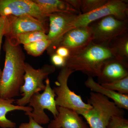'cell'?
Here are the masks:
<instances>
[{"label":"cell","instance_id":"9a60e30c","mask_svg":"<svg viewBox=\"0 0 128 128\" xmlns=\"http://www.w3.org/2000/svg\"><path fill=\"white\" fill-rule=\"evenodd\" d=\"M85 85L92 92L100 93L111 98L118 107L128 110V96L124 95L111 89L105 88L94 80L93 78L88 77Z\"/></svg>","mask_w":128,"mask_h":128},{"label":"cell","instance_id":"3957f363","mask_svg":"<svg viewBox=\"0 0 128 128\" xmlns=\"http://www.w3.org/2000/svg\"><path fill=\"white\" fill-rule=\"evenodd\" d=\"M92 108L82 116L90 128H106L112 117H124L125 112L102 94L92 92L88 98Z\"/></svg>","mask_w":128,"mask_h":128},{"label":"cell","instance_id":"484cf974","mask_svg":"<svg viewBox=\"0 0 128 128\" xmlns=\"http://www.w3.org/2000/svg\"><path fill=\"white\" fill-rule=\"evenodd\" d=\"M29 122L21 124L18 128H44L34 121L32 117L28 116Z\"/></svg>","mask_w":128,"mask_h":128},{"label":"cell","instance_id":"8992f818","mask_svg":"<svg viewBox=\"0 0 128 128\" xmlns=\"http://www.w3.org/2000/svg\"><path fill=\"white\" fill-rule=\"evenodd\" d=\"M128 1L108 0L106 4L94 10L77 15L67 27L66 32L74 28L88 26L92 22L106 16H114L121 20L128 19Z\"/></svg>","mask_w":128,"mask_h":128},{"label":"cell","instance_id":"ffe728a7","mask_svg":"<svg viewBox=\"0 0 128 128\" xmlns=\"http://www.w3.org/2000/svg\"><path fill=\"white\" fill-rule=\"evenodd\" d=\"M50 41L48 39L35 41L24 45L25 51L29 55L38 57L42 55L50 45Z\"/></svg>","mask_w":128,"mask_h":128},{"label":"cell","instance_id":"2e32d148","mask_svg":"<svg viewBox=\"0 0 128 128\" xmlns=\"http://www.w3.org/2000/svg\"><path fill=\"white\" fill-rule=\"evenodd\" d=\"M44 14L49 15L55 12H64L80 15L79 12L65 0H33Z\"/></svg>","mask_w":128,"mask_h":128},{"label":"cell","instance_id":"4316f807","mask_svg":"<svg viewBox=\"0 0 128 128\" xmlns=\"http://www.w3.org/2000/svg\"><path fill=\"white\" fill-rule=\"evenodd\" d=\"M55 53L66 59L70 55V52L68 49L66 47L60 46L56 49Z\"/></svg>","mask_w":128,"mask_h":128},{"label":"cell","instance_id":"ac0fdd59","mask_svg":"<svg viewBox=\"0 0 128 128\" xmlns=\"http://www.w3.org/2000/svg\"><path fill=\"white\" fill-rule=\"evenodd\" d=\"M108 45L117 58L128 62V32L113 40Z\"/></svg>","mask_w":128,"mask_h":128},{"label":"cell","instance_id":"6da1fadb","mask_svg":"<svg viewBox=\"0 0 128 128\" xmlns=\"http://www.w3.org/2000/svg\"><path fill=\"white\" fill-rule=\"evenodd\" d=\"M4 67L0 80V98H13L19 96L24 82L25 56L22 48L5 36Z\"/></svg>","mask_w":128,"mask_h":128},{"label":"cell","instance_id":"8fae6325","mask_svg":"<svg viewBox=\"0 0 128 128\" xmlns=\"http://www.w3.org/2000/svg\"><path fill=\"white\" fill-rule=\"evenodd\" d=\"M7 24L4 36L13 37L18 34L34 31H41L48 33V22H41L28 15L16 16L6 17Z\"/></svg>","mask_w":128,"mask_h":128},{"label":"cell","instance_id":"277c9868","mask_svg":"<svg viewBox=\"0 0 128 128\" xmlns=\"http://www.w3.org/2000/svg\"><path fill=\"white\" fill-rule=\"evenodd\" d=\"M74 72L66 66L62 67L55 82L57 86L53 89L56 95L55 100L57 106L71 109L82 115L90 109L92 106L84 102L81 96L72 91L68 86L69 77Z\"/></svg>","mask_w":128,"mask_h":128},{"label":"cell","instance_id":"d4e9b609","mask_svg":"<svg viewBox=\"0 0 128 128\" xmlns=\"http://www.w3.org/2000/svg\"><path fill=\"white\" fill-rule=\"evenodd\" d=\"M50 57L51 62L55 66L62 68L65 65L66 59L58 55L56 53L53 54Z\"/></svg>","mask_w":128,"mask_h":128},{"label":"cell","instance_id":"52a82bcc","mask_svg":"<svg viewBox=\"0 0 128 128\" xmlns=\"http://www.w3.org/2000/svg\"><path fill=\"white\" fill-rule=\"evenodd\" d=\"M46 87L42 93L38 92L30 98L28 104L32 108V112H25V114L32 117L34 121L40 124L49 123L50 119L45 114L44 110L47 109L53 114L55 118L58 114L56 103V95L54 89L50 86V80L47 78L45 80Z\"/></svg>","mask_w":128,"mask_h":128},{"label":"cell","instance_id":"44dd1931","mask_svg":"<svg viewBox=\"0 0 128 128\" xmlns=\"http://www.w3.org/2000/svg\"><path fill=\"white\" fill-rule=\"evenodd\" d=\"M101 85L105 88L128 96V76L110 83Z\"/></svg>","mask_w":128,"mask_h":128},{"label":"cell","instance_id":"5b68a950","mask_svg":"<svg viewBox=\"0 0 128 128\" xmlns=\"http://www.w3.org/2000/svg\"><path fill=\"white\" fill-rule=\"evenodd\" d=\"M24 82L20 89V93L22 97L16 100V105L24 106L28 104L30 98L34 94L44 90L46 85L44 80L56 70L55 66L45 64L41 68L34 69L29 64H25Z\"/></svg>","mask_w":128,"mask_h":128},{"label":"cell","instance_id":"83f0119b","mask_svg":"<svg viewBox=\"0 0 128 128\" xmlns=\"http://www.w3.org/2000/svg\"><path fill=\"white\" fill-rule=\"evenodd\" d=\"M65 1L76 10L79 12L80 15L81 14L80 10L81 0H65Z\"/></svg>","mask_w":128,"mask_h":128},{"label":"cell","instance_id":"cb8c5ba5","mask_svg":"<svg viewBox=\"0 0 128 128\" xmlns=\"http://www.w3.org/2000/svg\"><path fill=\"white\" fill-rule=\"evenodd\" d=\"M7 19L6 17L0 16V53L2 44V38L6 32ZM2 71L0 68V80L2 76Z\"/></svg>","mask_w":128,"mask_h":128},{"label":"cell","instance_id":"e0dca14e","mask_svg":"<svg viewBox=\"0 0 128 128\" xmlns=\"http://www.w3.org/2000/svg\"><path fill=\"white\" fill-rule=\"evenodd\" d=\"M14 98L4 99L0 98V127L2 128H16V124L8 119L6 114L14 110H22L25 112H32V108L14 105Z\"/></svg>","mask_w":128,"mask_h":128},{"label":"cell","instance_id":"4fadbf2b","mask_svg":"<svg viewBox=\"0 0 128 128\" xmlns=\"http://www.w3.org/2000/svg\"><path fill=\"white\" fill-rule=\"evenodd\" d=\"M128 76V62L117 58L109 60L104 64L98 83L100 84L110 83Z\"/></svg>","mask_w":128,"mask_h":128},{"label":"cell","instance_id":"7c38bea8","mask_svg":"<svg viewBox=\"0 0 128 128\" xmlns=\"http://www.w3.org/2000/svg\"><path fill=\"white\" fill-rule=\"evenodd\" d=\"M92 41V32L90 26L72 28L65 34L60 46L68 48L70 53L81 49Z\"/></svg>","mask_w":128,"mask_h":128},{"label":"cell","instance_id":"603a6c76","mask_svg":"<svg viewBox=\"0 0 128 128\" xmlns=\"http://www.w3.org/2000/svg\"><path fill=\"white\" fill-rule=\"evenodd\" d=\"M106 128H128V120L124 117L114 116L111 118Z\"/></svg>","mask_w":128,"mask_h":128},{"label":"cell","instance_id":"ba28073f","mask_svg":"<svg viewBox=\"0 0 128 128\" xmlns=\"http://www.w3.org/2000/svg\"><path fill=\"white\" fill-rule=\"evenodd\" d=\"M88 26L92 32V42L108 44L112 40L128 32V19L121 20L112 16H106Z\"/></svg>","mask_w":128,"mask_h":128},{"label":"cell","instance_id":"d6986e66","mask_svg":"<svg viewBox=\"0 0 128 128\" xmlns=\"http://www.w3.org/2000/svg\"><path fill=\"white\" fill-rule=\"evenodd\" d=\"M9 38L13 43L19 45L21 44L26 45L35 41L48 39L46 33L41 31L28 32L18 34L16 36Z\"/></svg>","mask_w":128,"mask_h":128},{"label":"cell","instance_id":"7a4b0ae2","mask_svg":"<svg viewBox=\"0 0 128 128\" xmlns=\"http://www.w3.org/2000/svg\"><path fill=\"white\" fill-rule=\"evenodd\" d=\"M115 58L116 57L108 44L92 41L81 49L70 53L64 66L75 72H81L88 77H98L104 64Z\"/></svg>","mask_w":128,"mask_h":128},{"label":"cell","instance_id":"5bb4252c","mask_svg":"<svg viewBox=\"0 0 128 128\" xmlns=\"http://www.w3.org/2000/svg\"><path fill=\"white\" fill-rule=\"evenodd\" d=\"M57 108L58 114L50 121L48 128H90L75 111L60 106Z\"/></svg>","mask_w":128,"mask_h":128},{"label":"cell","instance_id":"9c48e42d","mask_svg":"<svg viewBox=\"0 0 128 128\" xmlns=\"http://www.w3.org/2000/svg\"><path fill=\"white\" fill-rule=\"evenodd\" d=\"M25 15L41 22H48L49 15L43 13L33 0H0V16Z\"/></svg>","mask_w":128,"mask_h":128},{"label":"cell","instance_id":"30bf717a","mask_svg":"<svg viewBox=\"0 0 128 128\" xmlns=\"http://www.w3.org/2000/svg\"><path fill=\"white\" fill-rule=\"evenodd\" d=\"M77 15L64 12H55L49 15V24L47 35L50 44L46 50L50 56L55 53L62 37L66 33L67 27Z\"/></svg>","mask_w":128,"mask_h":128},{"label":"cell","instance_id":"f1b7e54d","mask_svg":"<svg viewBox=\"0 0 128 128\" xmlns=\"http://www.w3.org/2000/svg\"></svg>","mask_w":128,"mask_h":128},{"label":"cell","instance_id":"7402d4cb","mask_svg":"<svg viewBox=\"0 0 128 128\" xmlns=\"http://www.w3.org/2000/svg\"><path fill=\"white\" fill-rule=\"evenodd\" d=\"M108 0H81L80 10L81 14L92 11L105 4Z\"/></svg>","mask_w":128,"mask_h":128}]
</instances>
